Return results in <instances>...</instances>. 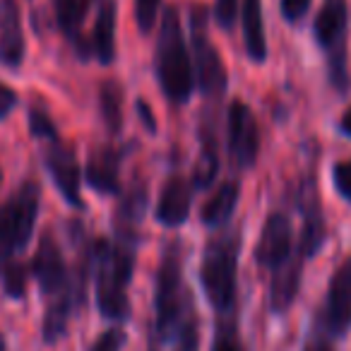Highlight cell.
<instances>
[{
	"instance_id": "7402d4cb",
	"label": "cell",
	"mask_w": 351,
	"mask_h": 351,
	"mask_svg": "<svg viewBox=\"0 0 351 351\" xmlns=\"http://www.w3.org/2000/svg\"><path fill=\"white\" fill-rule=\"evenodd\" d=\"M239 197H241L239 181H226L224 186H219L215 191V195L202 207V224L210 226V229L229 224V219L236 212V205H239Z\"/></svg>"
},
{
	"instance_id": "8992f818",
	"label": "cell",
	"mask_w": 351,
	"mask_h": 351,
	"mask_svg": "<svg viewBox=\"0 0 351 351\" xmlns=\"http://www.w3.org/2000/svg\"><path fill=\"white\" fill-rule=\"evenodd\" d=\"M346 29H349V15H346V0H325L315 22H313V34L320 49L327 53V70H330V82L339 92L349 89V70H346Z\"/></svg>"
},
{
	"instance_id": "30bf717a",
	"label": "cell",
	"mask_w": 351,
	"mask_h": 351,
	"mask_svg": "<svg viewBox=\"0 0 351 351\" xmlns=\"http://www.w3.org/2000/svg\"><path fill=\"white\" fill-rule=\"evenodd\" d=\"M32 274L36 277V282H39L41 291L46 293V298L58 296V293L68 291L73 287V279L68 277V269H65L60 245L51 234L41 236L34 263H32Z\"/></svg>"
},
{
	"instance_id": "7a4b0ae2",
	"label": "cell",
	"mask_w": 351,
	"mask_h": 351,
	"mask_svg": "<svg viewBox=\"0 0 351 351\" xmlns=\"http://www.w3.org/2000/svg\"><path fill=\"white\" fill-rule=\"evenodd\" d=\"M97 303L106 320L125 322L130 317L128 284L135 267V245L97 241Z\"/></svg>"
},
{
	"instance_id": "ffe728a7",
	"label": "cell",
	"mask_w": 351,
	"mask_h": 351,
	"mask_svg": "<svg viewBox=\"0 0 351 351\" xmlns=\"http://www.w3.org/2000/svg\"><path fill=\"white\" fill-rule=\"evenodd\" d=\"M301 210H303V234H301V258H313L325 243V219H322L317 193L311 191V186L301 193Z\"/></svg>"
},
{
	"instance_id": "f35d334b",
	"label": "cell",
	"mask_w": 351,
	"mask_h": 351,
	"mask_svg": "<svg viewBox=\"0 0 351 351\" xmlns=\"http://www.w3.org/2000/svg\"><path fill=\"white\" fill-rule=\"evenodd\" d=\"M0 183H3V171H0Z\"/></svg>"
},
{
	"instance_id": "9a60e30c",
	"label": "cell",
	"mask_w": 351,
	"mask_h": 351,
	"mask_svg": "<svg viewBox=\"0 0 351 351\" xmlns=\"http://www.w3.org/2000/svg\"><path fill=\"white\" fill-rule=\"evenodd\" d=\"M89 188L101 195H118L121 193V152L113 147H97L92 149L84 169Z\"/></svg>"
},
{
	"instance_id": "4316f807",
	"label": "cell",
	"mask_w": 351,
	"mask_h": 351,
	"mask_svg": "<svg viewBox=\"0 0 351 351\" xmlns=\"http://www.w3.org/2000/svg\"><path fill=\"white\" fill-rule=\"evenodd\" d=\"M159 10H161V0H135V22L142 34H149L156 27Z\"/></svg>"
},
{
	"instance_id": "52a82bcc",
	"label": "cell",
	"mask_w": 351,
	"mask_h": 351,
	"mask_svg": "<svg viewBox=\"0 0 351 351\" xmlns=\"http://www.w3.org/2000/svg\"><path fill=\"white\" fill-rule=\"evenodd\" d=\"M191 32H193V77L195 84L207 99H219L226 89V68L221 63L219 51L212 46L207 36V10L195 5L191 12Z\"/></svg>"
},
{
	"instance_id": "44dd1931",
	"label": "cell",
	"mask_w": 351,
	"mask_h": 351,
	"mask_svg": "<svg viewBox=\"0 0 351 351\" xmlns=\"http://www.w3.org/2000/svg\"><path fill=\"white\" fill-rule=\"evenodd\" d=\"M243 41L245 53L253 63H265L267 58V41H265V27H263V0H243Z\"/></svg>"
},
{
	"instance_id": "9c48e42d",
	"label": "cell",
	"mask_w": 351,
	"mask_h": 351,
	"mask_svg": "<svg viewBox=\"0 0 351 351\" xmlns=\"http://www.w3.org/2000/svg\"><path fill=\"white\" fill-rule=\"evenodd\" d=\"M291 241L293 229L291 219L282 212H272L265 219L263 231H260L258 245H255V260L260 267L277 269L291 258Z\"/></svg>"
},
{
	"instance_id": "f1b7e54d",
	"label": "cell",
	"mask_w": 351,
	"mask_h": 351,
	"mask_svg": "<svg viewBox=\"0 0 351 351\" xmlns=\"http://www.w3.org/2000/svg\"><path fill=\"white\" fill-rule=\"evenodd\" d=\"M332 181H335L337 193L351 205V159L332 166Z\"/></svg>"
},
{
	"instance_id": "d590c367",
	"label": "cell",
	"mask_w": 351,
	"mask_h": 351,
	"mask_svg": "<svg viewBox=\"0 0 351 351\" xmlns=\"http://www.w3.org/2000/svg\"><path fill=\"white\" fill-rule=\"evenodd\" d=\"M137 111H140V116H142V123H145V125L149 128L152 132H154L156 130V123H154V118H152L149 106H147L145 101H137Z\"/></svg>"
},
{
	"instance_id": "e575fe53",
	"label": "cell",
	"mask_w": 351,
	"mask_h": 351,
	"mask_svg": "<svg viewBox=\"0 0 351 351\" xmlns=\"http://www.w3.org/2000/svg\"><path fill=\"white\" fill-rule=\"evenodd\" d=\"M303 351H332V346L322 335H315L313 339H308V344H306V349H303Z\"/></svg>"
},
{
	"instance_id": "603a6c76",
	"label": "cell",
	"mask_w": 351,
	"mask_h": 351,
	"mask_svg": "<svg viewBox=\"0 0 351 351\" xmlns=\"http://www.w3.org/2000/svg\"><path fill=\"white\" fill-rule=\"evenodd\" d=\"M202 135V149L200 159L195 164V176H193V186L195 188H210L219 171V156H217V125L207 121L200 130Z\"/></svg>"
},
{
	"instance_id": "ba28073f",
	"label": "cell",
	"mask_w": 351,
	"mask_h": 351,
	"mask_svg": "<svg viewBox=\"0 0 351 351\" xmlns=\"http://www.w3.org/2000/svg\"><path fill=\"white\" fill-rule=\"evenodd\" d=\"M260 152V130L253 111L234 99L229 106V156L241 171L253 169Z\"/></svg>"
},
{
	"instance_id": "5b68a950",
	"label": "cell",
	"mask_w": 351,
	"mask_h": 351,
	"mask_svg": "<svg viewBox=\"0 0 351 351\" xmlns=\"http://www.w3.org/2000/svg\"><path fill=\"white\" fill-rule=\"evenodd\" d=\"M39 186L27 181L0 205V265L15 260L27 248L39 215Z\"/></svg>"
},
{
	"instance_id": "8fae6325",
	"label": "cell",
	"mask_w": 351,
	"mask_h": 351,
	"mask_svg": "<svg viewBox=\"0 0 351 351\" xmlns=\"http://www.w3.org/2000/svg\"><path fill=\"white\" fill-rule=\"evenodd\" d=\"M44 161L63 200L70 207H82V197H80V176L82 173H80V164L73 147L63 145L60 140H53L46 149Z\"/></svg>"
},
{
	"instance_id": "4dcf8cb0",
	"label": "cell",
	"mask_w": 351,
	"mask_h": 351,
	"mask_svg": "<svg viewBox=\"0 0 351 351\" xmlns=\"http://www.w3.org/2000/svg\"><path fill=\"white\" fill-rule=\"evenodd\" d=\"M123 344H125V332L121 327H113V330H106L97 341L92 344L89 351H121Z\"/></svg>"
},
{
	"instance_id": "d6a6232c",
	"label": "cell",
	"mask_w": 351,
	"mask_h": 351,
	"mask_svg": "<svg viewBox=\"0 0 351 351\" xmlns=\"http://www.w3.org/2000/svg\"><path fill=\"white\" fill-rule=\"evenodd\" d=\"M173 351H197V322L181 332V337L176 339Z\"/></svg>"
},
{
	"instance_id": "83f0119b",
	"label": "cell",
	"mask_w": 351,
	"mask_h": 351,
	"mask_svg": "<svg viewBox=\"0 0 351 351\" xmlns=\"http://www.w3.org/2000/svg\"><path fill=\"white\" fill-rule=\"evenodd\" d=\"M29 128H32V135L34 137H44V140H49V142H53V140H58V130H56V125H53V121L49 118V113L44 111V108H32L29 111Z\"/></svg>"
},
{
	"instance_id": "277c9868",
	"label": "cell",
	"mask_w": 351,
	"mask_h": 351,
	"mask_svg": "<svg viewBox=\"0 0 351 351\" xmlns=\"http://www.w3.org/2000/svg\"><path fill=\"white\" fill-rule=\"evenodd\" d=\"M239 253L241 236L236 231H224L210 239L200 263V284L210 306L219 315L234 311L236 289H239Z\"/></svg>"
},
{
	"instance_id": "836d02e7",
	"label": "cell",
	"mask_w": 351,
	"mask_h": 351,
	"mask_svg": "<svg viewBox=\"0 0 351 351\" xmlns=\"http://www.w3.org/2000/svg\"><path fill=\"white\" fill-rule=\"evenodd\" d=\"M15 106H17V94L5 82H0V121L10 116Z\"/></svg>"
},
{
	"instance_id": "484cf974",
	"label": "cell",
	"mask_w": 351,
	"mask_h": 351,
	"mask_svg": "<svg viewBox=\"0 0 351 351\" xmlns=\"http://www.w3.org/2000/svg\"><path fill=\"white\" fill-rule=\"evenodd\" d=\"M212 351H245L234 322H221L212 339Z\"/></svg>"
},
{
	"instance_id": "3957f363",
	"label": "cell",
	"mask_w": 351,
	"mask_h": 351,
	"mask_svg": "<svg viewBox=\"0 0 351 351\" xmlns=\"http://www.w3.org/2000/svg\"><path fill=\"white\" fill-rule=\"evenodd\" d=\"M156 77L171 104H188L193 97L195 77H193V60L188 56L183 39L181 17L176 8H166L156 41Z\"/></svg>"
},
{
	"instance_id": "f546056e",
	"label": "cell",
	"mask_w": 351,
	"mask_h": 351,
	"mask_svg": "<svg viewBox=\"0 0 351 351\" xmlns=\"http://www.w3.org/2000/svg\"><path fill=\"white\" fill-rule=\"evenodd\" d=\"M311 3L313 0H282V3H279V10H282V17L289 25H296V22H301L303 17L308 15Z\"/></svg>"
},
{
	"instance_id": "ac0fdd59",
	"label": "cell",
	"mask_w": 351,
	"mask_h": 351,
	"mask_svg": "<svg viewBox=\"0 0 351 351\" xmlns=\"http://www.w3.org/2000/svg\"><path fill=\"white\" fill-rule=\"evenodd\" d=\"M298 287H301V258H289L282 267L272 269V282H269L272 313H287L296 301Z\"/></svg>"
},
{
	"instance_id": "5bb4252c",
	"label": "cell",
	"mask_w": 351,
	"mask_h": 351,
	"mask_svg": "<svg viewBox=\"0 0 351 351\" xmlns=\"http://www.w3.org/2000/svg\"><path fill=\"white\" fill-rule=\"evenodd\" d=\"M193 202V183H188L183 176H171L166 186L161 188L159 205H156V221L166 229L186 224L191 215Z\"/></svg>"
},
{
	"instance_id": "cb8c5ba5",
	"label": "cell",
	"mask_w": 351,
	"mask_h": 351,
	"mask_svg": "<svg viewBox=\"0 0 351 351\" xmlns=\"http://www.w3.org/2000/svg\"><path fill=\"white\" fill-rule=\"evenodd\" d=\"M99 111L106 130L118 135L123 128V87L116 80H106L99 87Z\"/></svg>"
},
{
	"instance_id": "8d00e7d4",
	"label": "cell",
	"mask_w": 351,
	"mask_h": 351,
	"mask_svg": "<svg viewBox=\"0 0 351 351\" xmlns=\"http://www.w3.org/2000/svg\"><path fill=\"white\" fill-rule=\"evenodd\" d=\"M339 130L344 132L346 137H351V106L344 111V116H341V121H339Z\"/></svg>"
},
{
	"instance_id": "d4e9b609",
	"label": "cell",
	"mask_w": 351,
	"mask_h": 351,
	"mask_svg": "<svg viewBox=\"0 0 351 351\" xmlns=\"http://www.w3.org/2000/svg\"><path fill=\"white\" fill-rule=\"evenodd\" d=\"M0 284L3 291L10 298H25L27 293V267L20 260H10V263L0 265Z\"/></svg>"
},
{
	"instance_id": "4fadbf2b",
	"label": "cell",
	"mask_w": 351,
	"mask_h": 351,
	"mask_svg": "<svg viewBox=\"0 0 351 351\" xmlns=\"http://www.w3.org/2000/svg\"><path fill=\"white\" fill-rule=\"evenodd\" d=\"M27 56L25 27L22 12L15 0H3V15H0V65L8 70L22 68Z\"/></svg>"
},
{
	"instance_id": "e0dca14e",
	"label": "cell",
	"mask_w": 351,
	"mask_h": 351,
	"mask_svg": "<svg viewBox=\"0 0 351 351\" xmlns=\"http://www.w3.org/2000/svg\"><path fill=\"white\" fill-rule=\"evenodd\" d=\"M116 22H118V8L116 0H101L94 22L92 41L89 49L97 56L101 65H111L116 60Z\"/></svg>"
},
{
	"instance_id": "7c38bea8",
	"label": "cell",
	"mask_w": 351,
	"mask_h": 351,
	"mask_svg": "<svg viewBox=\"0 0 351 351\" xmlns=\"http://www.w3.org/2000/svg\"><path fill=\"white\" fill-rule=\"evenodd\" d=\"M351 325V258L341 263L327 287L325 301V332L341 337Z\"/></svg>"
},
{
	"instance_id": "6da1fadb",
	"label": "cell",
	"mask_w": 351,
	"mask_h": 351,
	"mask_svg": "<svg viewBox=\"0 0 351 351\" xmlns=\"http://www.w3.org/2000/svg\"><path fill=\"white\" fill-rule=\"evenodd\" d=\"M193 301L183 284L181 241H171L161 255L154 284V344H173L186 327L195 325Z\"/></svg>"
},
{
	"instance_id": "d6986e66",
	"label": "cell",
	"mask_w": 351,
	"mask_h": 351,
	"mask_svg": "<svg viewBox=\"0 0 351 351\" xmlns=\"http://www.w3.org/2000/svg\"><path fill=\"white\" fill-rule=\"evenodd\" d=\"M87 0H53V12H56V22H58L60 32L65 34V39L77 49V53L82 58L89 56V44L82 39V27H84V17H87Z\"/></svg>"
},
{
	"instance_id": "2e32d148",
	"label": "cell",
	"mask_w": 351,
	"mask_h": 351,
	"mask_svg": "<svg viewBox=\"0 0 351 351\" xmlns=\"http://www.w3.org/2000/svg\"><path fill=\"white\" fill-rule=\"evenodd\" d=\"M147 210V186L145 183H132L128 193L121 197V205L116 210V236L121 243L135 245L137 243V226Z\"/></svg>"
},
{
	"instance_id": "74e56055",
	"label": "cell",
	"mask_w": 351,
	"mask_h": 351,
	"mask_svg": "<svg viewBox=\"0 0 351 351\" xmlns=\"http://www.w3.org/2000/svg\"><path fill=\"white\" fill-rule=\"evenodd\" d=\"M0 351H8V346H5V337L0 335Z\"/></svg>"
},
{
	"instance_id": "1f68e13d",
	"label": "cell",
	"mask_w": 351,
	"mask_h": 351,
	"mask_svg": "<svg viewBox=\"0 0 351 351\" xmlns=\"http://www.w3.org/2000/svg\"><path fill=\"white\" fill-rule=\"evenodd\" d=\"M239 12V0H217L215 3V20L221 29H231Z\"/></svg>"
}]
</instances>
